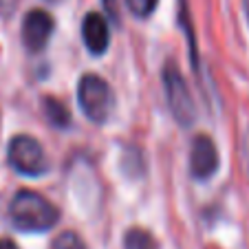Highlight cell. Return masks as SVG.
Returning a JSON list of instances; mask_svg holds the SVG:
<instances>
[{"label":"cell","mask_w":249,"mask_h":249,"mask_svg":"<svg viewBox=\"0 0 249 249\" xmlns=\"http://www.w3.org/2000/svg\"><path fill=\"white\" fill-rule=\"evenodd\" d=\"M51 249H86V245L75 231H62L53 238Z\"/></svg>","instance_id":"10"},{"label":"cell","mask_w":249,"mask_h":249,"mask_svg":"<svg viewBox=\"0 0 249 249\" xmlns=\"http://www.w3.org/2000/svg\"><path fill=\"white\" fill-rule=\"evenodd\" d=\"M53 33V18L44 9H33L22 20V44L31 53L42 51Z\"/></svg>","instance_id":"6"},{"label":"cell","mask_w":249,"mask_h":249,"mask_svg":"<svg viewBox=\"0 0 249 249\" xmlns=\"http://www.w3.org/2000/svg\"><path fill=\"white\" fill-rule=\"evenodd\" d=\"M0 249H20L11 238H0Z\"/></svg>","instance_id":"12"},{"label":"cell","mask_w":249,"mask_h":249,"mask_svg":"<svg viewBox=\"0 0 249 249\" xmlns=\"http://www.w3.org/2000/svg\"><path fill=\"white\" fill-rule=\"evenodd\" d=\"M77 102L82 106V113L95 124L108 122L115 110V93L104 77L89 73L80 80L77 86Z\"/></svg>","instance_id":"2"},{"label":"cell","mask_w":249,"mask_h":249,"mask_svg":"<svg viewBox=\"0 0 249 249\" xmlns=\"http://www.w3.org/2000/svg\"><path fill=\"white\" fill-rule=\"evenodd\" d=\"M163 86H165V97H168L174 119L181 126H192L194 119H196V108H194V99H192V93H190L188 82H185V77L181 75V71L177 66L172 64L165 66Z\"/></svg>","instance_id":"4"},{"label":"cell","mask_w":249,"mask_h":249,"mask_svg":"<svg viewBox=\"0 0 249 249\" xmlns=\"http://www.w3.org/2000/svg\"><path fill=\"white\" fill-rule=\"evenodd\" d=\"M11 225L27 234H42L57 225L60 212L47 196L33 192V190H20L9 205Z\"/></svg>","instance_id":"1"},{"label":"cell","mask_w":249,"mask_h":249,"mask_svg":"<svg viewBox=\"0 0 249 249\" xmlns=\"http://www.w3.org/2000/svg\"><path fill=\"white\" fill-rule=\"evenodd\" d=\"M44 115H47L49 124L55 128H66L71 122V115L66 110V106L55 97H44Z\"/></svg>","instance_id":"8"},{"label":"cell","mask_w":249,"mask_h":249,"mask_svg":"<svg viewBox=\"0 0 249 249\" xmlns=\"http://www.w3.org/2000/svg\"><path fill=\"white\" fill-rule=\"evenodd\" d=\"M82 40L84 47L89 49L93 55H102L106 53L110 44V31H108V22L102 14H86L82 20Z\"/></svg>","instance_id":"7"},{"label":"cell","mask_w":249,"mask_h":249,"mask_svg":"<svg viewBox=\"0 0 249 249\" xmlns=\"http://www.w3.org/2000/svg\"><path fill=\"white\" fill-rule=\"evenodd\" d=\"M124 249H157V240L148 230L132 227L124 236Z\"/></svg>","instance_id":"9"},{"label":"cell","mask_w":249,"mask_h":249,"mask_svg":"<svg viewBox=\"0 0 249 249\" xmlns=\"http://www.w3.org/2000/svg\"><path fill=\"white\" fill-rule=\"evenodd\" d=\"M218 157V148L214 143V139L207 135H196L190 148V174L198 181H207L210 177H214L221 163Z\"/></svg>","instance_id":"5"},{"label":"cell","mask_w":249,"mask_h":249,"mask_svg":"<svg viewBox=\"0 0 249 249\" xmlns=\"http://www.w3.org/2000/svg\"><path fill=\"white\" fill-rule=\"evenodd\" d=\"M159 0H126V7L137 16V18H146L155 11Z\"/></svg>","instance_id":"11"},{"label":"cell","mask_w":249,"mask_h":249,"mask_svg":"<svg viewBox=\"0 0 249 249\" xmlns=\"http://www.w3.org/2000/svg\"><path fill=\"white\" fill-rule=\"evenodd\" d=\"M9 165L22 177H42L49 172V157L38 139L31 135H18L7 148Z\"/></svg>","instance_id":"3"}]
</instances>
